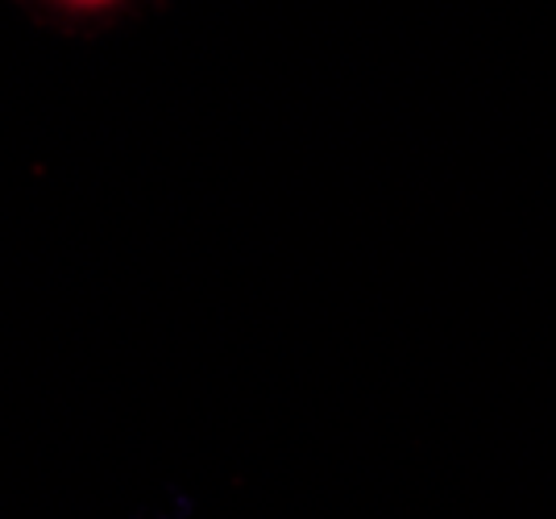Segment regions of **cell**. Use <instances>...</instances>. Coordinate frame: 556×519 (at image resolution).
Wrapping results in <instances>:
<instances>
[{
    "label": "cell",
    "mask_w": 556,
    "mask_h": 519,
    "mask_svg": "<svg viewBox=\"0 0 556 519\" xmlns=\"http://www.w3.org/2000/svg\"><path fill=\"white\" fill-rule=\"evenodd\" d=\"M59 4H67V9H104L113 0H59Z\"/></svg>",
    "instance_id": "1"
}]
</instances>
